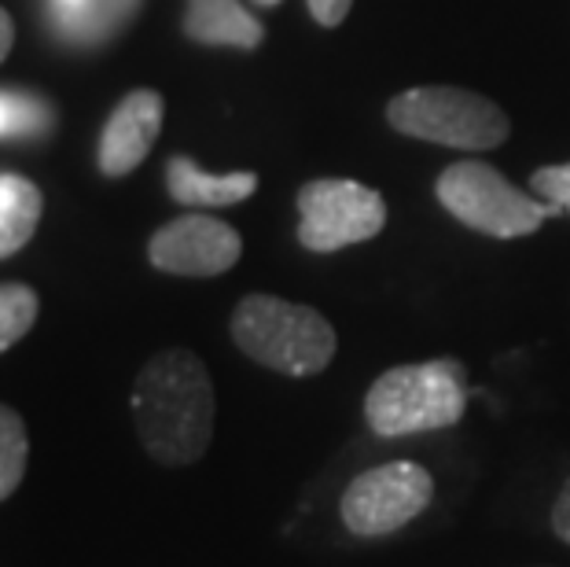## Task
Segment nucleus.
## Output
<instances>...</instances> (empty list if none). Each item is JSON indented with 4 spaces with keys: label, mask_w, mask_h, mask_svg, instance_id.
<instances>
[{
    "label": "nucleus",
    "mask_w": 570,
    "mask_h": 567,
    "mask_svg": "<svg viewBox=\"0 0 570 567\" xmlns=\"http://www.w3.org/2000/svg\"><path fill=\"white\" fill-rule=\"evenodd\" d=\"M132 424L151 461L166 468L196 465L214 439V380L191 350H163L137 372Z\"/></svg>",
    "instance_id": "obj_1"
},
{
    "label": "nucleus",
    "mask_w": 570,
    "mask_h": 567,
    "mask_svg": "<svg viewBox=\"0 0 570 567\" xmlns=\"http://www.w3.org/2000/svg\"><path fill=\"white\" fill-rule=\"evenodd\" d=\"M233 343L281 377H317L332 365L338 335L321 310L276 295H247L233 313Z\"/></svg>",
    "instance_id": "obj_2"
},
{
    "label": "nucleus",
    "mask_w": 570,
    "mask_h": 567,
    "mask_svg": "<svg viewBox=\"0 0 570 567\" xmlns=\"http://www.w3.org/2000/svg\"><path fill=\"white\" fill-rule=\"evenodd\" d=\"M464 405V365L453 358H439L386 369L365 394V420L375 436L405 439L460 424Z\"/></svg>",
    "instance_id": "obj_3"
},
{
    "label": "nucleus",
    "mask_w": 570,
    "mask_h": 567,
    "mask_svg": "<svg viewBox=\"0 0 570 567\" xmlns=\"http://www.w3.org/2000/svg\"><path fill=\"white\" fill-rule=\"evenodd\" d=\"M386 118L397 133L445 148L487 151L508 137V115L493 100L453 86H420L394 96Z\"/></svg>",
    "instance_id": "obj_4"
},
{
    "label": "nucleus",
    "mask_w": 570,
    "mask_h": 567,
    "mask_svg": "<svg viewBox=\"0 0 570 567\" xmlns=\"http://www.w3.org/2000/svg\"><path fill=\"white\" fill-rule=\"evenodd\" d=\"M439 203L475 233L497 239H519L538 233L544 218H552L556 207L533 203L515 185L487 163H456L439 177Z\"/></svg>",
    "instance_id": "obj_5"
},
{
    "label": "nucleus",
    "mask_w": 570,
    "mask_h": 567,
    "mask_svg": "<svg viewBox=\"0 0 570 567\" xmlns=\"http://www.w3.org/2000/svg\"><path fill=\"white\" fill-rule=\"evenodd\" d=\"M431 498L434 479L428 468L412 461H391L350 479V487L338 498V516H343L350 535L386 538L423 516Z\"/></svg>",
    "instance_id": "obj_6"
},
{
    "label": "nucleus",
    "mask_w": 570,
    "mask_h": 567,
    "mask_svg": "<svg viewBox=\"0 0 570 567\" xmlns=\"http://www.w3.org/2000/svg\"><path fill=\"white\" fill-rule=\"evenodd\" d=\"M386 225V203L375 188L357 180H309L298 192V244L332 255L350 244H365Z\"/></svg>",
    "instance_id": "obj_7"
},
{
    "label": "nucleus",
    "mask_w": 570,
    "mask_h": 567,
    "mask_svg": "<svg viewBox=\"0 0 570 567\" xmlns=\"http://www.w3.org/2000/svg\"><path fill=\"white\" fill-rule=\"evenodd\" d=\"M244 255V239L228 222L210 214H185L151 236L148 258L174 276H222Z\"/></svg>",
    "instance_id": "obj_8"
},
{
    "label": "nucleus",
    "mask_w": 570,
    "mask_h": 567,
    "mask_svg": "<svg viewBox=\"0 0 570 567\" xmlns=\"http://www.w3.org/2000/svg\"><path fill=\"white\" fill-rule=\"evenodd\" d=\"M163 129V96L155 89L129 92L115 115L107 118L100 137V170L107 177H126L148 159L155 137Z\"/></svg>",
    "instance_id": "obj_9"
},
{
    "label": "nucleus",
    "mask_w": 570,
    "mask_h": 567,
    "mask_svg": "<svg viewBox=\"0 0 570 567\" xmlns=\"http://www.w3.org/2000/svg\"><path fill=\"white\" fill-rule=\"evenodd\" d=\"M166 188L169 196L185 207L196 211H214V207H236L258 188V174L239 170V174H206L199 170L188 155H174L166 163Z\"/></svg>",
    "instance_id": "obj_10"
},
{
    "label": "nucleus",
    "mask_w": 570,
    "mask_h": 567,
    "mask_svg": "<svg viewBox=\"0 0 570 567\" xmlns=\"http://www.w3.org/2000/svg\"><path fill=\"white\" fill-rule=\"evenodd\" d=\"M185 33L199 45L258 48L265 30L239 0H188Z\"/></svg>",
    "instance_id": "obj_11"
},
{
    "label": "nucleus",
    "mask_w": 570,
    "mask_h": 567,
    "mask_svg": "<svg viewBox=\"0 0 570 567\" xmlns=\"http://www.w3.org/2000/svg\"><path fill=\"white\" fill-rule=\"evenodd\" d=\"M41 192L19 174H0V258L30 244L41 222Z\"/></svg>",
    "instance_id": "obj_12"
},
{
    "label": "nucleus",
    "mask_w": 570,
    "mask_h": 567,
    "mask_svg": "<svg viewBox=\"0 0 570 567\" xmlns=\"http://www.w3.org/2000/svg\"><path fill=\"white\" fill-rule=\"evenodd\" d=\"M137 0H85L78 8H56L52 4V22L67 33L70 41L92 45L107 38L111 30H118L132 16Z\"/></svg>",
    "instance_id": "obj_13"
},
{
    "label": "nucleus",
    "mask_w": 570,
    "mask_h": 567,
    "mask_svg": "<svg viewBox=\"0 0 570 567\" xmlns=\"http://www.w3.org/2000/svg\"><path fill=\"white\" fill-rule=\"evenodd\" d=\"M30 461V439L27 424L16 409L0 405V501H8L19 490Z\"/></svg>",
    "instance_id": "obj_14"
},
{
    "label": "nucleus",
    "mask_w": 570,
    "mask_h": 567,
    "mask_svg": "<svg viewBox=\"0 0 570 567\" xmlns=\"http://www.w3.org/2000/svg\"><path fill=\"white\" fill-rule=\"evenodd\" d=\"M38 292L27 284H0V354L16 346L38 321Z\"/></svg>",
    "instance_id": "obj_15"
},
{
    "label": "nucleus",
    "mask_w": 570,
    "mask_h": 567,
    "mask_svg": "<svg viewBox=\"0 0 570 567\" xmlns=\"http://www.w3.org/2000/svg\"><path fill=\"white\" fill-rule=\"evenodd\" d=\"M45 100L19 89H0V137H38L48 126Z\"/></svg>",
    "instance_id": "obj_16"
},
{
    "label": "nucleus",
    "mask_w": 570,
    "mask_h": 567,
    "mask_svg": "<svg viewBox=\"0 0 570 567\" xmlns=\"http://www.w3.org/2000/svg\"><path fill=\"white\" fill-rule=\"evenodd\" d=\"M530 188L538 192L541 199H549L556 211L570 214V163L563 166H544V170L530 174Z\"/></svg>",
    "instance_id": "obj_17"
},
{
    "label": "nucleus",
    "mask_w": 570,
    "mask_h": 567,
    "mask_svg": "<svg viewBox=\"0 0 570 567\" xmlns=\"http://www.w3.org/2000/svg\"><path fill=\"white\" fill-rule=\"evenodd\" d=\"M549 524H552V530H556V538L567 541V546H570V479L563 482V490L556 493Z\"/></svg>",
    "instance_id": "obj_18"
},
{
    "label": "nucleus",
    "mask_w": 570,
    "mask_h": 567,
    "mask_svg": "<svg viewBox=\"0 0 570 567\" xmlns=\"http://www.w3.org/2000/svg\"><path fill=\"white\" fill-rule=\"evenodd\" d=\"M350 4H354V0H309V11L321 27H338V22L350 16Z\"/></svg>",
    "instance_id": "obj_19"
},
{
    "label": "nucleus",
    "mask_w": 570,
    "mask_h": 567,
    "mask_svg": "<svg viewBox=\"0 0 570 567\" xmlns=\"http://www.w3.org/2000/svg\"><path fill=\"white\" fill-rule=\"evenodd\" d=\"M11 45H16V22L0 8V63H4V56L11 52Z\"/></svg>",
    "instance_id": "obj_20"
},
{
    "label": "nucleus",
    "mask_w": 570,
    "mask_h": 567,
    "mask_svg": "<svg viewBox=\"0 0 570 567\" xmlns=\"http://www.w3.org/2000/svg\"><path fill=\"white\" fill-rule=\"evenodd\" d=\"M56 8H78V4H85V0H52Z\"/></svg>",
    "instance_id": "obj_21"
},
{
    "label": "nucleus",
    "mask_w": 570,
    "mask_h": 567,
    "mask_svg": "<svg viewBox=\"0 0 570 567\" xmlns=\"http://www.w3.org/2000/svg\"><path fill=\"white\" fill-rule=\"evenodd\" d=\"M258 4H265V8H273V4H281V0H258Z\"/></svg>",
    "instance_id": "obj_22"
}]
</instances>
